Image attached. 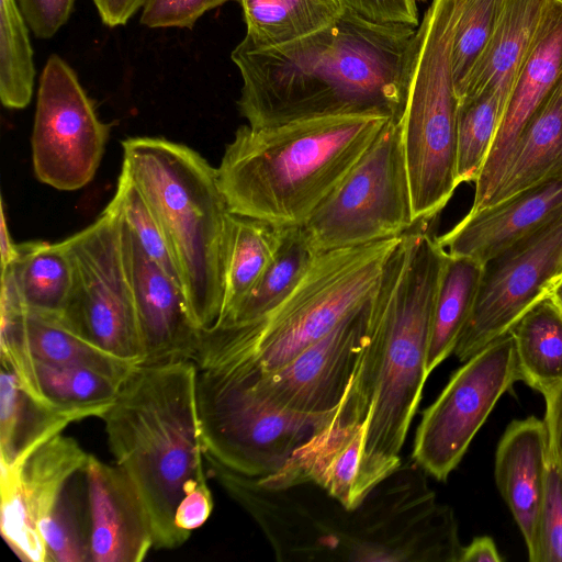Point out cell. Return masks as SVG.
I'll use <instances>...</instances> for the list:
<instances>
[{
    "instance_id": "1",
    "label": "cell",
    "mask_w": 562,
    "mask_h": 562,
    "mask_svg": "<svg viewBox=\"0 0 562 562\" xmlns=\"http://www.w3.org/2000/svg\"><path fill=\"white\" fill-rule=\"evenodd\" d=\"M415 34L347 8L336 23L286 44L241 40L231 54L243 80L238 111L251 127L345 114L401 119Z\"/></svg>"
},
{
    "instance_id": "2",
    "label": "cell",
    "mask_w": 562,
    "mask_h": 562,
    "mask_svg": "<svg viewBox=\"0 0 562 562\" xmlns=\"http://www.w3.org/2000/svg\"><path fill=\"white\" fill-rule=\"evenodd\" d=\"M417 223L390 254L369 301L367 338L339 409L366 422L371 457L400 458L418 408L437 290L447 257L437 236Z\"/></svg>"
},
{
    "instance_id": "3",
    "label": "cell",
    "mask_w": 562,
    "mask_h": 562,
    "mask_svg": "<svg viewBox=\"0 0 562 562\" xmlns=\"http://www.w3.org/2000/svg\"><path fill=\"white\" fill-rule=\"evenodd\" d=\"M389 120L345 114L239 126L216 168L229 212L277 226L304 225Z\"/></svg>"
},
{
    "instance_id": "4",
    "label": "cell",
    "mask_w": 562,
    "mask_h": 562,
    "mask_svg": "<svg viewBox=\"0 0 562 562\" xmlns=\"http://www.w3.org/2000/svg\"><path fill=\"white\" fill-rule=\"evenodd\" d=\"M193 361L137 366L101 419L110 450L148 513L154 548L175 549L189 536L175 513L190 480L206 477Z\"/></svg>"
},
{
    "instance_id": "5",
    "label": "cell",
    "mask_w": 562,
    "mask_h": 562,
    "mask_svg": "<svg viewBox=\"0 0 562 562\" xmlns=\"http://www.w3.org/2000/svg\"><path fill=\"white\" fill-rule=\"evenodd\" d=\"M400 238L318 252L294 291L267 315L202 329L196 368L262 374L282 367L369 300Z\"/></svg>"
},
{
    "instance_id": "6",
    "label": "cell",
    "mask_w": 562,
    "mask_h": 562,
    "mask_svg": "<svg viewBox=\"0 0 562 562\" xmlns=\"http://www.w3.org/2000/svg\"><path fill=\"white\" fill-rule=\"evenodd\" d=\"M122 170L156 215L177 266L191 317L200 329L217 321L229 210L216 168L192 148L159 137L122 143Z\"/></svg>"
},
{
    "instance_id": "7",
    "label": "cell",
    "mask_w": 562,
    "mask_h": 562,
    "mask_svg": "<svg viewBox=\"0 0 562 562\" xmlns=\"http://www.w3.org/2000/svg\"><path fill=\"white\" fill-rule=\"evenodd\" d=\"M464 0H431L413 40L401 115L416 223L432 221L459 187L452 44Z\"/></svg>"
},
{
    "instance_id": "8",
    "label": "cell",
    "mask_w": 562,
    "mask_h": 562,
    "mask_svg": "<svg viewBox=\"0 0 562 562\" xmlns=\"http://www.w3.org/2000/svg\"><path fill=\"white\" fill-rule=\"evenodd\" d=\"M196 406L204 450L252 477L281 470L338 409L323 415L284 409L221 368H198Z\"/></svg>"
},
{
    "instance_id": "9",
    "label": "cell",
    "mask_w": 562,
    "mask_h": 562,
    "mask_svg": "<svg viewBox=\"0 0 562 562\" xmlns=\"http://www.w3.org/2000/svg\"><path fill=\"white\" fill-rule=\"evenodd\" d=\"M416 224L401 120L390 119L303 227L322 252L398 237Z\"/></svg>"
},
{
    "instance_id": "10",
    "label": "cell",
    "mask_w": 562,
    "mask_h": 562,
    "mask_svg": "<svg viewBox=\"0 0 562 562\" xmlns=\"http://www.w3.org/2000/svg\"><path fill=\"white\" fill-rule=\"evenodd\" d=\"M63 244L74 279L60 321L102 350L140 366L143 352L117 205L111 201L95 222Z\"/></svg>"
},
{
    "instance_id": "11",
    "label": "cell",
    "mask_w": 562,
    "mask_h": 562,
    "mask_svg": "<svg viewBox=\"0 0 562 562\" xmlns=\"http://www.w3.org/2000/svg\"><path fill=\"white\" fill-rule=\"evenodd\" d=\"M517 381L520 373L508 333L464 361L424 411L414 439L415 463L446 481L498 400Z\"/></svg>"
},
{
    "instance_id": "12",
    "label": "cell",
    "mask_w": 562,
    "mask_h": 562,
    "mask_svg": "<svg viewBox=\"0 0 562 562\" xmlns=\"http://www.w3.org/2000/svg\"><path fill=\"white\" fill-rule=\"evenodd\" d=\"M562 277V213L483 265L470 316L453 353L464 362L515 324Z\"/></svg>"
},
{
    "instance_id": "13",
    "label": "cell",
    "mask_w": 562,
    "mask_h": 562,
    "mask_svg": "<svg viewBox=\"0 0 562 562\" xmlns=\"http://www.w3.org/2000/svg\"><path fill=\"white\" fill-rule=\"evenodd\" d=\"M109 130L75 71L50 55L40 77L32 134L37 179L65 191L85 187L99 167Z\"/></svg>"
},
{
    "instance_id": "14",
    "label": "cell",
    "mask_w": 562,
    "mask_h": 562,
    "mask_svg": "<svg viewBox=\"0 0 562 562\" xmlns=\"http://www.w3.org/2000/svg\"><path fill=\"white\" fill-rule=\"evenodd\" d=\"M370 297L282 367L262 374L225 370L284 409L306 415L331 413L352 383L366 344Z\"/></svg>"
},
{
    "instance_id": "15",
    "label": "cell",
    "mask_w": 562,
    "mask_h": 562,
    "mask_svg": "<svg viewBox=\"0 0 562 562\" xmlns=\"http://www.w3.org/2000/svg\"><path fill=\"white\" fill-rule=\"evenodd\" d=\"M89 453L61 434L36 449L16 468H0L1 533L26 562H49L38 524L54 510Z\"/></svg>"
},
{
    "instance_id": "16",
    "label": "cell",
    "mask_w": 562,
    "mask_h": 562,
    "mask_svg": "<svg viewBox=\"0 0 562 562\" xmlns=\"http://www.w3.org/2000/svg\"><path fill=\"white\" fill-rule=\"evenodd\" d=\"M366 429V422L345 420L337 412L281 470L257 479L263 485L274 487L312 483L346 508L353 509L402 464L401 458L369 456Z\"/></svg>"
},
{
    "instance_id": "17",
    "label": "cell",
    "mask_w": 562,
    "mask_h": 562,
    "mask_svg": "<svg viewBox=\"0 0 562 562\" xmlns=\"http://www.w3.org/2000/svg\"><path fill=\"white\" fill-rule=\"evenodd\" d=\"M122 248L143 352L140 366L194 361L202 329L191 317L183 290L144 251L123 218Z\"/></svg>"
},
{
    "instance_id": "18",
    "label": "cell",
    "mask_w": 562,
    "mask_h": 562,
    "mask_svg": "<svg viewBox=\"0 0 562 562\" xmlns=\"http://www.w3.org/2000/svg\"><path fill=\"white\" fill-rule=\"evenodd\" d=\"M562 76V1L548 0L539 27L508 98L497 134L474 183L471 212L484 207L525 126Z\"/></svg>"
},
{
    "instance_id": "19",
    "label": "cell",
    "mask_w": 562,
    "mask_h": 562,
    "mask_svg": "<svg viewBox=\"0 0 562 562\" xmlns=\"http://www.w3.org/2000/svg\"><path fill=\"white\" fill-rule=\"evenodd\" d=\"M87 487L88 544L94 562H140L154 548L151 522L130 476L89 454Z\"/></svg>"
},
{
    "instance_id": "20",
    "label": "cell",
    "mask_w": 562,
    "mask_h": 562,
    "mask_svg": "<svg viewBox=\"0 0 562 562\" xmlns=\"http://www.w3.org/2000/svg\"><path fill=\"white\" fill-rule=\"evenodd\" d=\"M562 213V179L550 180L509 198L469 211L450 231L437 236L450 256L485 263Z\"/></svg>"
},
{
    "instance_id": "21",
    "label": "cell",
    "mask_w": 562,
    "mask_h": 562,
    "mask_svg": "<svg viewBox=\"0 0 562 562\" xmlns=\"http://www.w3.org/2000/svg\"><path fill=\"white\" fill-rule=\"evenodd\" d=\"M494 465L496 486L522 535L529 561L536 562L550 467L543 419L513 420L497 443Z\"/></svg>"
},
{
    "instance_id": "22",
    "label": "cell",
    "mask_w": 562,
    "mask_h": 562,
    "mask_svg": "<svg viewBox=\"0 0 562 562\" xmlns=\"http://www.w3.org/2000/svg\"><path fill=\"white\" fill-rule=\"evenodd\" d=\"M548 0H505L492 38L473 68L459 101L483 92L505 104L532 44Z\"/></svg>"
},
{
    "instance_id": "23",
    "label": "cell",
    "mask_w": 562,
    "mask_h": 562,
    "mask_svg": "<svg viewBox=\"0 0 562 562\" xmlns=\"http://www.w3.org/2000/svg\"><path fill=\"white\" fill-rule=\"evenodd\" d=\"M89 418L77 409L45 404L27 393L15 374L1 366L0 468H16L71 423Z\"/></svg>"
},
{
    "instance_id": "24",
    "label": "cell",
    "mask_w": 562,
    "mask_h": 562,
    "mask_svg": "<svg viewBox=\"0 0 562 562\" xmlns=\"http://www.w3.org/2000/svg\"><path fill=\"white\" fill-rule=\"evenodd\" d=\"M557 179H562V76L521 132L486 205Z\"/></svg>"
},
{
    "instance_id": "25",
    "label": "cell",
    "mask_w": 562,
    "mask_h": 562,
    "mask_svg": "<svg viewBox=\"0 0 562 562\" xmlns=\"http://www.w3.org/2000/svg\"><path fill=\"white\" fill-rule=\"evenodd\" d=\"M283 228L229 212L224 241L222 306L215 324L224 321L258 282L278 249Z\"/></svg>"
},
{
    "instance_id": "26",
    "label": "cell",
    "mask_w": 562,
    "mask_h": 562,
    "mask_svg": "<svg viewBox=\"0 0 562 562\" xmlns=\"http://www.w3.org/2000/svg\"><path fill=\"white\" fill-rule=\"evenodd\" d=\"M246 34L254 47L266 48L305 37L336 23L347 10L344 0H238Z\"/></svg>"
},
{
    "instance_id": "27",
    "label": "cell",
    "mask_w": 562,
    "mask_h": 562,
    "mask_svg": "<svg viewBox=\"0 0 562 562\" xmlns=\"http://www.w3.org/2000/svg\"><path fill=\"white\" fill-rule=\"evenodd\" d=\"M509 333L520 381L544 397L562 382V312L546 296Z\"/></svg>"
},
{
    "instance_id": "28",
    "label": "cell",
    "mask_w": 562,
    "mask_h": 562,
    "mask_svg": "<svg viewBox=\"0 0 562 562\" xmlns=\"http://www.w3.org/2000/svg\"><path fill=\"white\" fill-rule=\"evenodd\" d=\"M483 263L447 254L435 300L427 352L430 374L453 353L479 290Z\"/></svg>"
},
{
    "instance_id": "29",
    "label": "cell",
    "mask_w": 562,
    "mask_h": 562,
    "mask_svg": "<svg viewBox=\"0 0 562 562\" xmlns=\"http://www.w3.org/2000/svg\"><path fill=\"white\" fill-rule=\"evenodd\" d=\"M317 254L303 225L284 227L278 249L258 282L224 321L213 326L246 324L270 313L294 291Z\"/></svg>"
},
{
    "instance_id": "30",
    "label": "cell",
    "mask_w": 562,
    "mask_h": 562,
    "mask_svg": "<svg viewBox=\"0 0 562 562\" xmlns=\"http://www.w3.org/2000/svg\"><path fill=\"white\" fill-rule=\"evenodd\" d=\"M16 251L15 259L5 268L11 269L26 310L59 317L74 279L71 260L63 241L22 243L16 245Z\"/></svg>"
},
{
    "instance_id": "31",
    "label": "cell",
    "mask_w": 562,
    "mask_h": 562,
    "mask_svg": "<svg viewBox=\"0 0 562 562\" xmlns=\"http://www.w3.org/2000/svg\"><path fill=\"white\" fill-rule=\"evenodd\" d=\"M25 336L29 351L36 359L87 368L120 383L137 367L91 344L58 316L26 310Z\"/></svg>"
},
{
    "instance_id": "32",
    "label": "cell",
    "mask_w": 562,
    "mask_h": 562,
    "mask_svg": "<svg viewBox=\"0 0 562 562\" xmlns=\"http://www.w3.org/2000/svg\"><path fill=\"white\" fill-rule=\"evenodd\" d=\"M34 367L38 390L48 404L81 411L89 417L102 418L123 384L77 366L34 358Z\"/></svg>"
},
{
    "instance_id": "33",
    "label": "cell",
    "mask_w": 562,
    "mask_h": 562,
    "mask_svg": "<svg viewBox=\"0 0 562 562\" xmlns=\"http://www.w3.org/2000/svg\"><path fill=\"white\" fill-rule=\"evenodd\" d=\"M505 104L492 92L459 101L457 119L458 186L475 183L497 134Z\"/></svg>"
},
{
    "instance_id": "34",
    "label": "cell",
    "mask_w": 562,
    "mask_h": 562,
    "mask_svg": "<svg viewBox=\"0 0 562 562\" xmlns=\"http://www.w3.org/2000/svg\"><path fill=\"white\" fill-rule=\"evenodd\" d=\"M27 24L16 0H0V98L5 108L29 105L35 68Z\"/></svg>"
},
{
    "instance_id": "35",
    "label": "cell",
    "mask_w": 562,
    "mask_h": 562,
    "mask_svg": "<svg viewBox=\"0 0 562 562\" xmlns=\"http://www.w3.org/2000/svg\"><path fill=\"white\" fill-rule=\"evenodd\" d=\"M504 1H463L452 44V74L458 99L492 38Z\"/></svg>"
},
{
    "instance_id": "36",
    "label": "cell",
    "mask_w": 562,
    "mask_h": 562,
    "mask_svg": "<svg viewBox=\"0 0 562 562\" xmlns=\"http://www.w3.org/2000/svg\"><path fill=\"white\" fill-rule=\"evenodd\" d=\"M112 201L144 251L182 288L177 266L156 215L143 193L123 170Z\"/></svg>"
},
{
    "instance_id": "37",
    "label": "cell",
    "mask_w": 562,
    "mask_h": 562,
    "mask_svg": "<svg viewBox=\"0 0 562 562\" xmlns=\"http://www.w3.org/2000/svg\"><path fill=\"white\" fill-rule=\"evenodd\" d=\"M77 476L67 486L50 515L38 524L49 562L91 561L88 530L81 524L79 502L74 491L72 483Z\"/></svg>"
},
{
    "instance_id": "38",
    "label": "cell",
    "mask_w": 562,
    "mask_h": 562,
    "mask_svg": "<svg viewBox=\"0 0 562 562\" xmlns=\"http://www.w3.org/2000/svg\"><path fill=\"white\" fill-rule=\"evenodd\" d=\"M536 562H562V472L551 460L539 520Z\"/></svg>"
},
{
    "instance_id": "39",
    "label": "cell",
    "mask_w": 562,
    "mask_h": 562,
    "mask_svg": "<svg viewBox=\"0 0 562 562\" xmlns=\"http://www.w3.org/2000/svg\"><path fill=\"white\" fill-rule=\"evenodd\" d=\"M238 0H146L140 23L150 29H192L209 10Z\"/></svg>"
},
{
    "instance_id": "40",
    "label": "cell",
    "mask_w": 562,
    "mask_h": 562,
    "mask_svg": "<svg viewBox=\"0 0 562 562\" xmlns=\"http://www.w3.org/2000/svg\"><path fill=\"white\" fill-rule=\"evenodd\" d=\"M33 34L49 38L67 22L75 0H16Z\"/></svg>"
},
{
    "instance_id": "41",
    "label": "cell",
    "mask_w": 562,
    "mask_h": 562,
    "mask_svg": "<svg viewBox=\"0 0 562 562\" xmlns=\"http://www.w3.org/2000/svg\"><path fill=\"white\" fill-rule=\"evenodd\" d=\"M212 509V494L206 477L192 479L189 481L184 495L177 506L175 526L190 537L192 530L204 525Z\"/></svg>"
},
{
    "instance_id": "42",
    "label": "cell",
    "mask_w": 562,
    "mask_h": 562,
    "mask_svg": "<svg viewBox=\"0 0 562 562\" xmlns=\"http://www.w3.org/2000/svg\"><path fill=\"white\" fill-rule=\"evenodd\" d=\"M347 8L379 23L419 25L416 0H344Z\"/></svg>"
},
{
    "instance_id": "43",
    "label": "cell",
    "mask_w": 562,
    "mask_h": 562,
    "mask_svg": "<svg viewBox=\"0 0 562 562\" xmlns=\"http://www.w3.org/2000/svg\"><path fill=\"white\" fill-rule=\"evenodd\" d=\"M544 425L551 462L562 472V382L544 396Z\"/></svg>"
},
{
    "instance_id": "44",
    "label": "cell",
    "mask_w": 562,
    "mask_h": 562,
    "mask_svg": "<svg viewBox=\"0 0 562 562\" xmlns=\"http://www.w3.org/2000/svg\"><path fill=\"white\" fill-rule=\"evenodd\" d=\"M104 24L114 27L124 25L143 8L146 0H92Z\"/></svg>"
},
{
    "instance_id": "45",
    "label": "cell",
    "mask_w": 562,
    "mask_h": 562,
    "mask_svg": "<svg viewBox=\"0 0 562 562\" xmlns=\"http://www.w3.org/2000/svg\"><path fill=\"white\" fill-rule=\"evenodd\" d=\"M503 561L494 540L488 536L475 537L462 548L459 562H499Z\"/></svg>"
},
{
    "instance_id": "46",
    "label": "cell",
    "mask_w": 562,
    "mask_h": 562,
    "mask_svg": "<svg viewBox=\"0 0 562 562\" xmlns=\"http://www.w3.org/2000/svg\"><path fill=\"white\" fill-rule=\"evenodd\" d=\"M16 245L13 243L9 227L5 221L4 204L1 202V224H0V252L1 269L9 266L16 257Z\"/></svg>"
},
{
    "instance_id": "47",
    "label": "cell",
    "mask_w": 562,
    "mask_h": 562,
    "mask_svg": "<svg viewBox=\"0 0 562 562\" xmlns=\"http://www.w3.org/2000/svg\"><path fill=\"white\" fill-rule=\"evenodd\" d=\"M547 296L562 312V277L551 286Z\"/></svg>"
},
{
    "instance_id": "48",
    "label": "cell",
    "mask_w": 562,
    "mask_h": 562,
    "mask_svg": "<svg viewBox=\"0 0 562 562\" xmlns=\"http://www.w3.org/2000/svg\"><path fill=\"white\" fill-rule=\"evenodd\" d=\"M417 2H420V3H424V2H427L428 0H416Z\"/></svg>"
},
{
    "instance_id": "49",
    "label": "cell",
    "mask_w": 562,
    "mask_h": 562,
    "mask_svg": "<svg viewBox=\"0 0 562 562\" xmlns=\"http://www.w3.org/2000/svg\"><path fill=\"white\" fill-rule=\"evenodd\" d=\"M560 1H562V0H560Z\"/></svg>"
}]
</instances>
